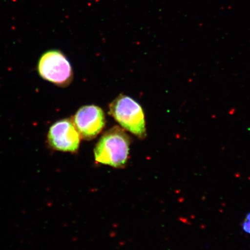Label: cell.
<instances>
[{
    "label": "cell",
    "mask_w": 250,
    "mask_h": 250,
    "mask_svg": "<svg viewBox=\"0 0 250 250\" xmlns=\"http://www.w3.org/2000/svg\"><path fill=\"white\" fill-rule=\"evenodd\" d=\"M131 139L123 129L114 126L103 134L94 149L97 163L122 168L129 158Z\"/></svg>",
    "instance_id": "6da1fadb"
},
{
    "label": "cell",
    "mask_w": 250,
    "mask_h": 250,
    "mask_svg": "<svg viewBox=\"0 0 250 250\" xmlns=\"http://www.w3.org/2000/svg\"><path fill=\"white\" fill-rule=\"evenodd\" d=\"M108 113L124 129L138 138L146 137L145 113L142 106L130 97L118 96L109 104Z\"/></svg>",
    "instance_id": "7a4b0ae2"
},
{
    "label": "cell",
    "mask_w": 250,
    "mask_h": 250,
    "mask_svg": "<svg viewBox=\"0 0 250 250\" xmlns=\"http://www.w3.org/2000/svg\"><path fill=\"white\" fill-rule=\"evenodd\" d=\"M37 69L43 80L61 87L69 85L73 71L66 56L58 50H50L41 56Z\"/></svg>",
    "instance_id": "3957f363"
},
{
    "label": "cell",
    "mask_w": 250,
    "mask_h": 250,
    "mask_svg": "<svg viewBox=\"0 0 250 250\" xmlns=\"http://www.w3.org/2000/svg\"><path fill=\"white\" fill-rule=\"evenodd\" d=\"M81 137L71 119L65 118L53 124L48 133L47 140L56 151L76 153L79 149Z\"/></svg>",
    "instance_id": "277c9868"
},
{
    "label": "cell",
    "mask_w": 250,
    "mask_h": 250,
    "mask_svg": "<svg viewBox=\"0 0 250 250\" xmlns=\"http://www.w3.org/2000/svg\"><path fill=\"white\" fill-rule=\"evenodd\" d=\"M73 121L81 138L86 140L96 138L105 125L104 111L95 105L81 107L75 114Z\"/></svg>",
    "instance_id": "5b68a950"
},
{
    "label": "cell",
    "mask_w": 250,
    "mask_h": 250,
    "mask_svg": "<svg viewBox=\"0 0 250 250\" xmlns=\"http://www.w3.org/2000/svg\"><path fill=\"white\" fill-rule=\"evenodd\" d=\"M242 227L244 232L250 234V212L246 215L242 224Z\"/></svg>",
    "instance_id": "8992f818"
}]
</instances>
